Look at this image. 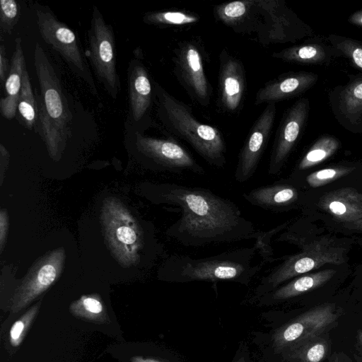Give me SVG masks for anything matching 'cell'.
I'll return each instance as SVG.
<instances>
[{"mask_svg":"<svg viewBox=\"0 0 362 362\" xmlns=\"http://www.w3.org/2000/svg\"><path fill=\"white\" fill-rule=\"evenodd\" d=\"M156 200L179 209L168 234L187 247L257 239L259 232L232 201L209 189L177 183L158 186Z\"/></svg>","mask_w":362,"mask_h":362,"instance_id":"1","label":"cell"},{"mask_svg":"<svg viewBox=\"0 0 362 362\" xmlns=\"http://www.w3.org/2000/svg\"><path fill=\"white\" fill-rule=\"evenodd\" d=\"M257 250L255 245L201 258L175 255L165 262L162 278L178 284L227 281L248 286L268 262L262 259L259 264H253Z\"/></svg>","mask_w":362,"mask_h":362,"instance_id":"2","label":"cell"},{"mask_svg":"<svg viewBox=\"0 0 362 362\" xmlns=\"http://www.w3.org/2000/svg\"><path fill=\"white\" fill-rule=\"evenodd\" d=\"M157 115L166 130L189 144L210 165L221 168L226 163V147L219 130L201 123L192 109L153 81Z\"/></svg>","mask_w":362,"mask_h":362,"instance_id":"3","label":"cell"},{"mask_svg":"<svg viewBox=\"0 0 362 362\" xmlns=\"http://www.w3.org/2000/svg\"><path fill=\"white\" fill-rule=\"evenodd\" d=\"M33 58L41 91L36 100L37 126L50 157L57 160L70 133L72 115L54 67L38 43Z\"/></svg>","mask_w":362,"mask_h":362,"instance_id":"4","label":"cell"},{"mask_svg":"<svg viewBox=\"0 0 362 362\" xmlns=\"http://www.w3.org/2000/svg\"><path fill=\"white\" fill-rule=\"evenodd\" d=\"M277 240L294 243L302 250L296 254L282 257V263L268 271L259 279L249 299L250 303L296 276L326 264L339 265L345 262L346 249L327 238L305 243L300 235L289 228L279 235Z\"/></svg>","mask_w":362,"mask_h":362,"instance_id":"5","label":"cell"},{"mask_svg":"<svg viewBox=\"0 0 362 362\" xmlns=\"http://www.w3.org/2000/svg\"><path fill=\"white\" fill-rule=\"evenodd\" d=\"M101 225L106 243L123 267L137 264L144 247L142 228L123 204L115 197L105 199Z\"/></svg>","mask_w":362,"mask_h":362,"instance_id":"6","label":"cell"},{"mask_svg":"<svg viewBox=\"0 0 362 362\" xmlns=\"http://www.w3.org/2000/svg\"><path fill=\"white\" fill-rule=\"evenodd\" d=\"M86 56L98 81L107 93L116 99L121 90V83L116 69L114 31L96 6L93 8L88 32Z\"/></svg>","mask_w":362,"mask_h":362,"instance_id":"7","label":"cell"},{"mask_svg":"<svg viewBox=\"0 0 362 362\" xmlns=\"http://www.w3.org/2000/svg\"><path fill=\"white\" fill-rule=\"evenodd\" d=\"M341 315L334 303L313 307L268 334V348L274 355L305 339L320 336L333 327Z\"/></svg>","mask_w":362,"mask_h":362,"instance_id":"8","label":"cell"},{"mask_svg":"<svg viewBox=\"0 0 362 362\" xmlns=\"http://www.w3.org/2000/svg\"><path fill=\"white\" fill-rule=\"evenodd\" d=\"M35 15L42 39L65 60L74 74L82 78L92 93L98 90L74 32L61 22L47 7L37 6Z\"/></svg>","mask_w":362,"mask_h":362,"instance_id":"9","label":"cell"},{"mask_svg":"<svg viewBox=\"0 0 362 362\" xmlns=\"http://www.w3.org/2000/svg\"><path fill=\"white\" fill-rule=\"evenodd\" d=\"M133 130V141L137 152L155 168L177 174L186 172L204 174L202 166L176 140L146 136L136 129Z\"/></svg>","mask_w":362,"mask_h":362,"instance_id":"10","label":"cell"},{"mask_svg":"<svg viewBox=\"0 0 362 362\" xmlns=\"http://www.w3.org/2000/svg\"><path fill=\"white\" fill-rule=\"evenodd\" d=\"M65 259L62 247L39 259L29 271L12 298L11 310L18 313L45 291L61 274Z\"/></svg>","mask_w":362,"mask_h":362,"instance_id":"11","label":"cell"},{"mask_svg":"<svg viewBox=\"0 0 362 362\" xmlns=\"http://www.w3.org/2000/svg\"><path fill=\"white\" fill-rule=\"evenodd\" d=\"M173 59L180 83L194 100L206 106L210 101L211 89L197 45L191 41L181 42L175 48Z\"/></svg>","mask_w":362,"mask_h":362,"instance_id":"12","label":"cell"},{"mask_svg":"<svg viewBox=\"0 0 362 362\" xmlns=\"http://www.w3.org/2000/svg\"><path fill=\"white\" fill-rule=\"evenodd\" d=\"M309 111L308 99L302 98L284 115L271 151L268 165L270 175H276L281 171L304 129Z\"/></svg>","mask_w":362,"mask_h":362,"instance_id":"13","label":"cell"},{"mask_svg":"<svg viewBox=\"0 0 362 362\" xmlns=\"http://www.w3.org/2000/svg\"><path fill=\"white\" fill-rule=\"evenodd\" d=\"M276 112V103H268L251 128L238 156L234 174L237 182H246L255 174L269 139Z\"/></svg>","mask_w":362,"mask_h":362,"instance_id":"14","label":"cell"},{"mask_svg":"<svg viewBox=\"0 0 362 362\" xmlns=\"http://www.w3.org/2000/svg\"><path fill=\"white\" fill-rule=\"evenodd\" d=\"M345 85L329 93L332 111L338 122L352 133L362 132V74L349 75Z\"/></svg>","mask_w":362,"mask_h":362,"instance_id":"15","label":"cell"},{"mask_svg":"<svg viewBox=\"0 0 362 362\" xmlns=\"http://www.w3.org/2000/svg\"><path fill=\"white\" fill-rule=\"evenodd\" d=\"M317 81L318 75L313 72L286 73L262 87L256 94L255 104L276 103L296 97L312 88Z\"/></svg>","mask_w":362,"mask_h":362,"instance_id":"16","label":"cell"},{"mask_svg":"<svg viewBox=\"0 0 362 362\" xmlns=\"http://www.w3.org/2000/svg\"><path fill=\"white\" fill-rule=\"evenodd\" d=\"M245 86L242 63L223 51L220 56L219 89L221 104L228 112L239 109Z\"/></svg>","mask_w":362,"mask_h":362,"instance_id":"17","label":"cell"},{"mask_svg":"<svg viewBox=\"0 0 362 362\" xmlns=\"http://www.w3.org/2000/svg\"><path fill=\"white\" fill-rule=\"evenodd\" d=\"M335 273L332 269H326L300 275L259 296L251 303L267 307L286 302L325 284Z\"/></svg>","mask_w":362,"mask_h":362,"instance_id":"18","label":"cell"},{"mask_svg":"<svg viewBox=\"0 0 362 362\" xmlns=\"http://www.w3.org/2000/svg\"><path fill=\"white\" fill-rule=\"evenodd\" d=\"M129 115L133 124L143 120L151 107L153 90L145 66L132 59L127 71Z\"/></svg>","mask_w":362,"mask_h":362,"instance_id":"19","label":"cell"},{"mask_svg":"<svg viewBox=\"0 0 362 362\" xmlns=\"http://www.w3.org/2000/svg\"><path fill=\"white\" fill-rule=\"evenodd\" d=\"M298 189L291 183L276 181L243 194L250 204L272 212H281L294 206L299 199Z\"/></svg>","mask_w":362,"mask_h":362,"instance_id":"20","label":"cell"},{"mask_svg":"<svg viewBox=\"0 0 362 362\" xmlns=\"http://www.w3.org/2000/svg\"><path fill=\"white\" fill-rule=\"evenodd\" d=\"M273 57L282 61L305 65L328 66L342 54L322 39H309L303 44L274 52Z\"/></svg>","mask_w":362,"mask_h":362,"instance_id":"21","label":"cell"},{"mask_svg":"<svg viewBox=\"0 0 362 362\" xmlns=\"http://www.w3.org/2000/svg\"><path fill=\"white\" fill-rule=\"evenodd\" d=\"M318 205L334 219L344 223L362 218V194L351 187L325 193L320 197Z\"/></svg>","mask_w":362,"mask_h":362,"instance_id":"22","label":"cell"},{"mask_svg":"<svg viewBox=\"0 0 362 362\" xmlns=\"http://www.w3.org/2000/svg\"><path fill=\"white\" fill-rule=\"evenodd\" d=\"M25 68L22 41L20 37H17L15 40V49L5 81L4 96L0 100L1 113L7 119H12L16 116Z\"/></svg>","mask_w":362,"mask_h":362,"instance_id":"23","label":"cell"},{"mask_svg":"<svg viewBox=\"0 0 362 362\" xmlns=\"http://www.w3.org/2000/svg\"><path fill=\"white\" fill-rule=\"evenodd\" d=\"M329 352L327 339L320 335L298 341L276 356L286 362H322Z\"/></svg>","mask_w":362,"mask_h":362,"instance_id":"24","label":"cell"},{"mask_svg":"<svg viewBox=\"0 0 362 362\" xmlns=\"http://www.w3.org/2000/svg\"><path fill=\"white\" fill-rule=\"evenodd\" d=\"M341 142L334 136H320L309 148L297 165L298 170H305L327 160L340 148Z\"/></svg>","mask_w":362,"mask_h":362,"instance_id":"25","label":"cell"},{"mask_svg":"<svg viewBox=\"0 0 362 362\" xmlns=\"http://www.w3.org/2000/svg\"><path fill=\"white\" fill-rule=\"evenodd\" d=\"M18 112L24 125L32 129L37 120V100L33 94L28 72L25 68L23 74L22 87L18 101Z\"/></svg>","mask_w":362,"mask_h":362,"instance_id":"26","label":"cell"},{"mask_svg":"<svg viewBox=\"0 0 362 362\" xmlns=\"http://www.w3.org/2000/svg\"><path fill=\"white\" fill-rule=\"evenodd\" d=\"M70 310L78 317L96 322H106L107 315L103 303L96 296H83L71 303Z\"/></svg>","mask_w":362,"mask_h":362,"instance_id":"27","label":"cell"},{"mask_svg":"<svg viewBox=\"0 0 362 362\" xmlns=\"http://www.w3.org/2000/svg\"><path fill=\"white\" fill-rule=\"evenodd\" d=\"M198 16L180 11H165L146 13L143 18L144 23L151 25H184L193 24L199 21Z\"/></svg>","mask_w":362,"mask_h":362,"instance_id":"28","label":"cell"},{"mask_svg":"<svg viewBox=\"0 0 362 362\" xmlns=\"http://www.w3.org/2000/svg\"><path fill=\"white\" fill-rule=\"evenodd\" d=\"M327 40L346 57L352 65L362 71V42L361 41L336 34L329 35Z\"/></svg>","mask_w":362,"mask_h":362,"instance_id":"29","label":"cell"},{"mask_svg":"<svg viewBox=\"0 0 362 362\" xmlns=\"http://www.w3.org/2000/svg\"><path fill=\"white\" fill-rule=\"evenodd\" d=\"M354 169L344 165L326 168L309 174L305 180L310 187H319L349 174Z\"/></svg>","mask_w":362,"mask_h":362,"instance_id":"30","label":"cell"},{"mask_svg":"<svg viewBox=\"0 0 362 362\" xmlns=\"http://www.w3.org/2000/svg\"><path fill=\"white\" fill-rule=\"evenodd\" d=\"M41 302L36 303L25 313L11 327L9 341L12 346H18L22 342L28 328L35 317Z\"/></svg>","mask_w":362,"mask_h":362,"instance_id":"31","label":"cell"},{"mask_svg":"<svg viewBox=\"0 0 362 362\" xmlns=\"http://www.w3.org/2000/svg\"><path fill=\"white\" fill-rule=\"evenodd\" d=\"M19 6L14 0L0 1V25L1 30L11 34L19 16Z\"/></svg>","mask_w":362,"mask_h":362,"instance_id":"32","label":"cell"},{"mask_svg":"<svg viewBox=\"0 0 362 362\" xmlns=\"http://www.w3.org/2000/svg\"><path fill=\"white\" fill-rule=\"evenodd\" d=\"M8 214L6 209L0 211V247L2 252L6 240L8 231Z\"/></svg>","mask_w":362,"mask_h":362,"instance_id":"33","label":"cell"},{"mask_svg":"<svg viewBox=\"0 0 362 362\" xmlns=\"http://www.w3.org/2000/svg\"><path fill=\"white\" fill-rule=\"evenodd\" d=\"M230 362H254L250 356L247 346L240 344Z\"/></svg>","mask_w":362,"mask_h":362,"instance_id":"34","label":"cell"},{"mask_svg":"<svg viewBox=\"0 0 362 362\" xmlns=\"http://www.w3.org/2000/svg\"><path fill=\"white\" fill-rule=\"evenodd\" d=\"M132 362H183L178 356L175 355L169 358H158L151 356H133Z\"/></svg>","mask_w":362,"mask_h":362,"instance_id":"35","label":"cell"},{"mask_svg":"<svg viewBox=\"0 0 362 362\" xmlns=\"http://www.w3.org/2000/svg\"><path fill=\"white\" fill-rule=\"evenodd\" d=\"M7 71H8V61L6 59V49L4 46V45H1V46H0V80H1V83H4V81L6 79V77L7 78V76H8Z\"/></svg>","mask_w":362,"mask_h":362,"instance_id":"36","label":"cell"},{"mask_svg":"<svg viewBox=\"0 0 362 362\" xmlns=\"http://www.w3.org/2000/svg\"><path fill=\"white\" fill-rule=\"evenodd\" d=\"M0 155H1V180H2V177H3L2 175L4 173V170L8 164V158H9L8 152L2 144H0Z\"/></svg>","mask_w":362,"mask_h":362,"instance_id":"37","label":"cell"},{"mask_svg":"<svg viewBox=\"0 0 362 362\" xmlns=\"http://www.w3.org/2000/svg\"><path fill=\"white\" fill-rule=\"evenodd\" d=\"M348 20L351 24L362 27V9L352 13Z\"/></svg>","mask_w":362,"mask_h":362,"instance_id":"38","label":"cell"},{"mask_svg":"<svg viewBox=\"0 0 362 362\" xmlns=\"http://www.w3.org/2000/svg\"><path fill=\"white\" fill-rule=\"evenodd\" d=\"M344 227L348 229L362 230V218L350 223H344Z\"/></svg>","mask_w":362,"mask_h":362,"instance_id":"39","label":"cell"},{"mask_svg":"<svg viewBox=\"0 0 362 362\" xmlns=\"http://www.w3.org/2000/svg\"><path fill=\"white\" fill-rule=\"evenodd\" d=\"M357 336H358V343L362 349V330L361 329H359L358 331V333H357Z\"/></svg>","mask_w":362,"mask_h":362,"instance_id":"40","label":"cell"},{"mask_svg":"<svg viewBox=\"0 0 362 362\" xmlns=\"http://www.w3.org/2000/svg\"><path fill=\"white\" fill-rule=\"evenodd\" d=\"M329 362H344L339 356H333Z\"/></svg>","mask_w":362,"mask_h":362,"instance_id":"41","label":"cell"}]
</instances>
